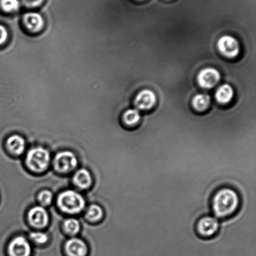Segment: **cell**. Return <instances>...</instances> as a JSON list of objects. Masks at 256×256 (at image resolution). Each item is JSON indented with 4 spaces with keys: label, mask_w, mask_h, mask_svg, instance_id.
<instances>
[{
    "label": "cell",
    "mask_w": 256,
    "mask_h": 256,
    "mask_svg": "<svg viewBox=\"0 0 256 256\" xmlns=\"http://www.w3.org/2000/svg\"><path fill=\"white\" fill-rule=\"evenodd\" d=\"M240 198L236 190L232 188H220L213 194L210 207L214 216L218 219H228L240 209Z\"/></svg>",
    "instance_id": "6da1fadb"
},
{
    "label": "cell",
    "mask_w": 256,
    "mask_h": 256,
    "mask_svg": "<svg viewBox=\"0 0 256 256\" xmlns=\"http://www.w3.org/2000/svg\"><path fill=\"white\" fill-rule=\"evenodd\" d=\"M60 209L68 214H78L84 209L85 200L78 192L68 190L62 192L58 197Z\"/></svg>",
    "instance_id": "7a4b0ae2"
},
{
    "label": "cell",
    "mask_w": 256,
    "mask_h": 256,
    "mask_svg": "<svg viewBox=\"0 0 256 256\" xmlns=\"http://www.w3.org/2000/svg\"><path fill=\"white\" fill-rule=\"evenodd\" d=\"M26 161L28 166L34 171H44L50 164V154L44 148H34L28 153Z\"/></svg>",
    "instance_id": "3957f363"
},
{
    "label": "cell",
    "mask_w": 256,
    "mask_h": 256,
    "mask_svg": "<svg viewBox=\"0 0 256 256\" xmlns=\"http://www.w3.org/2000/svg\"><path fill=\"white\" fill-rule=\"evenodd\" d=\"M220 221L216 217L206 215L200 217L196 224V232L203 239L215 236L220 229Z\"/></svg>",
    "instance_id": "277c9868"
},
{
    "label": "cell",
    "mask_w": 256,
    "mask_h": 256,
    "mask_svg": "<svg viewBox=\"0 0 256 256\" xmlns=\"http://www.w3.org/2000/svg\"><path fill=\"white\" fill-rule=\"evenodd\" d=\"M220 52L226 57L234 59L240 54V45L234 37L230 35H224L218 42Z\"/></svg>",
    "instance_id": "5b68a950"
},
{
    "label": "cell",
    "mask_w": 256,
    "mask_h": 256,
    "mask_svg": "<svg viewBox=\"0 0 256 256\" xmlns=\"http://www.w3.org/2000/svg\"><path fill=\"white\" fill-rule=\"evenodd\" d=\"M77 163L76 156L74 153L70 151L58 153L54 160L55 169L61 172L72 171L76 167Z\"/></svg>",
    "instance_id": "8992f818"
},
{
    "label": "cell",
    "mask_w": 256,
    "mask_h": 256,
    "mask_svg": "<svg viewBox=\"0 0 256 256\" xmlns=\"http://www.w3.org/2000/svg\"><path fill=\"white\" fill-rule=\"evenodd\" d=\"M220 74L214 68L208 67L200 71L198 75V82L204 89H212L220 82Z\"/></svg>",
    "instance_id": "52a82bcc"
},
{
    "label": "cell",
    "mask_w": 256,
    "mask_h": 256,
    "mask_svg": "<svg viewBox=\"0 0 256 256\" xmlns=\"http://www.w3.org/2000/svg\"><path fill=\"white\" fill-rule=\"evenodd\" d=\"M8 256H32L31 245L24 237H17L10 243L7 250Z\"/></svg>",
    "instance_id": "ba28073f"
},
{
    "label": "cell",
    "mask_w": 256,
    "mask_h": 256,
    "mask_svg": "<svg viewBox=\"0 0 256 256\" xmlns=\"http://www.w3.org/2000/svg\"><path fill=\"white\" fill-rule=\"evenodd\" d=\"M22 23L28 31L32 34H38L44 27V18L38 13L29 12L22 17Z\"/></svg>",
    "instance_id": "9c48e42d"
},
{
    "label": "cell",
    "mask_w": 256,
    "mask_h": 256,
    "mask_svg": "<svg viewBox=\"0 0 256 256\" xmlns=\"http://www.w3.org/2000/svg\"><path fill=\"white\" fill-rule=\"evenodd\" d=\"M157 98L154 92L149 89L143 90L137 95L134 104L140 110L152 109L156 104Z\"/></svg>",
    "instance_id": "30bf717a"
},
{
    "label": "cell",
    "mask_w": 256,
    "mask_h": 256,
    "mask_svg": "<svg viewBox=\"0 0 256 256\" xmlns=\"http://www.w3.org/2000/svg\"><path fill=\"white\" fill-rule=\"evenodd\" d=\"M64 253L66 256H88V249L84 240L72 238L65 244Z\"/></svg>",
    "instance_id": "8fae6325"
},
{
    "label": "cell",
    "mask_w": 256,
    "mask_h": 256,
    "mask_svg": "<svg viewBox=\"0 0 256 256\" xmlns=\"http://www.w3.org/2000/svg\"><path fill=\"white\" fill-rule=\"evenodd\" d=\"M28 219L30 224L38 228L46 227L49 222V216L46 209L41 206L32 207L28 213Z\"/></svg>",
    "instance_id": "7c38bea8"
},
{
    "label": "cell",
    "mask_w": 256,
    "mask_h": 256,
    "mask_svg": "<svg viewBox=\"0 0 256 256\" xmlns=\"http://www.w3.org/2000/svg\"><path fill=\"white\" fill-rule=\"evenodd\" d=\"M6 146L14 155H21L24 152L26 144L24 139L19 135H14L7 139Z\"/></svg>",
    "instance_id": "4fadbf2b"
},
{
    "label": "cell",
    "mask_w": 256,
    "mask_h": 256,
    "mask_svg": "<svg viewBox=\"0 0 256 256\" xmlns=\"http://www.w3.org/2000/svg\"><path fill=\"white\" fill-rule=\"evenodd\" d=\"M74 184L82 189H86L90 187L92 182L91 174L88 170L84 169L78 170L74 177Z\"/></svg>",
    "instance_id": "5bb4252c"
},
{
    "label": "cell",
    "mask_w": 256,
    "mask_h": 256,
    "mask_svg": "<svg viewBox=\"0 0 256 256\" xmlns=\"http://www.w3.org/2000/svg\"><path fill=\"white\" fill-rule=\"evenodd\" d=\"M234 94L232 87L230 85L224 84L219 87L216 92V99L220 104H227L232 101Z\"/></svg>",
    "instance_id": "9a60e30c"
},
{
    "label": "cell",
    "mask_w": 256,
    "mask_h": 256,
    "mask_svg": "<svg viewBox=\"0 0 256 256\" xmlns=\"http://www.w3.org/2000/svg\"><path fill=\"white\" fill-rule=\"evenodd\" d=\"M192 106L198 112H204L209 107L210 99L209 95L200 94L196 95L192 100Z\"/></svg>",
    "instance_id": "2e32d148"
},
{
    "label": "cell",
    "mask_w": 256,
    "mask_h": 256,
    "mask_svg": "<svg viewBox=\"0 0 256 256\" xmlns=\"http://www.w3.org/2000/svg\"><path fill=\"white\" fill-rule=\"evenodd\" d=\"M122 119L125 124L129 127H134L140 122V113L137 109H129L124 112Z\"/></svg>",
    "instance_id": "e0dca14e"
},
{
    "label": "cell",
    "mask_w": 256,
    "mask_h": 256,
    "mask_svg": "<svg viewBox=\"0 0 256 256\" xmlns=\"http://www.w3.org/2000/svg\"><path fill=\"white\" fill-rule=\"evenodd\" d=\"M20 7L19 0H0V9L7 14L18 11Z\"/></svg>",
    "instance_id": "ac0fdd59"
},
{
    "label": "cell",
    "mask_w": 256,
    "mask_h": 256,
    "mask_svg": "<svg viewBox=\"0 0 256 256\" xmlns=\"http://www.w3.org/2000/svg\"><path fill=\"white\" fill-rule=\"evenodd\" d=\"M104 212L101 207L98 205H92L86 212V218L91 221H98L102 219Z\"/></svg>",
    "instance_id": "d6986e66"
},
{
    "label": "cell",
    "mask_w": 256,
    "mask_h": 256,
    "mask_svg": "<svg viewBox=\"0 0 256 256\" xmlns=\"http://www.w3.org/2000/svg\"><path fill=\"white\" fill-rule=\"evenodd\" d=\"M64 228L66 232L71 235L76 234L80 231V224L76 219L70 218L64 222Z\"/></svg>",
    "instance_id": "ffe728a7"
},
{
    "label": "cell",
    "mask_w": 256,
    "mask_h": 256,
    "mask_svg": "<svg viewBox=\"0 0 256 256\" xmlns=\"http://www.w3.org/2000/svg\"><path fill=\"white\" fill-rule=\"evenodd\" d=\"M38 199L40 203L44 206L51 204L52 200V194L50 190H44L39 194Z\"/></svg>",
    "instance_id": "44dd1931"
},
{
    "label": "cell",
    "mask_w": 256,
    "mask_h": 256,
    "mask_svg": "<svg viewBox=\"0 0 256 256\" xmlns=\"http://www.w3.org/2000/svg\"><path fill=\"white\" fill-rule=\"evenodd\" d=\"M30 238L39 244H44L48 240V235L42 232H32L30 234Z\"/></svg>",
    "instance_id": "7402d4cb"
},
{
    "label": "cell",
    "mask_w": 256,
    "mask_h": 256,
    "mask_svg": "<svg viewBox=\"0 0 256 256\" xmlns=\"http://www.w3.org/2000/svg\"><path fill=\"white\" fill-rule=\"evenodd\" d=\"M8 32L4 25H0V46L6 44L8 39Z\"/></svg>",
    "instance_id": "603a6c76"
},
{
    "label": "cell",
    "mask_w": 256,
    "mask_h": 256,
    "mask_svg": "<svg viewBox=\"0 0 256 256\" xmlns=\"http://www.w3.org/2000/svg\"><path fill=\"white\" fill-rule=\"evenodd\" d=\"M44 0H22L25 6L28 8H36L40 6Z\"/></svg>",
    "instance_id": "cb8c5ba5"
},
{
    "label": "cell",
    "mask_w": 256,
    "mask_h": 256,
    "mask_svg": "<svg viewBox=\"0 0 256 256\" xmlns=\"http://www.w3.org/2000/svg\"><path fill=\"white\" fill-rule=\"evenodd\" d=\"M136 1L142 2V1H144V0H136Z\"/></svg>",
    "instance_id": "d4e9b609"
}]
</instances>
